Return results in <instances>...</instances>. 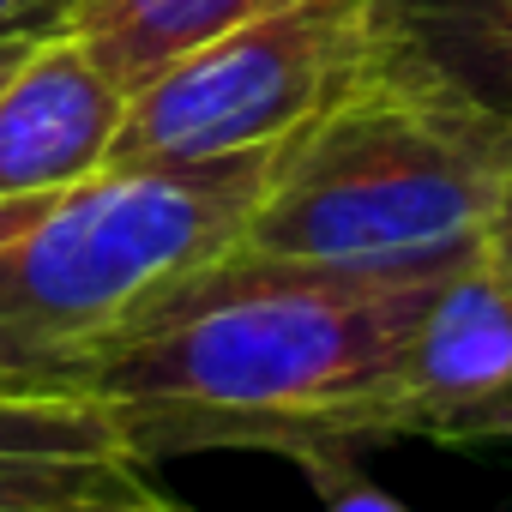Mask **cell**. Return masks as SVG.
<instances>
[{
  "label": "cell",
  "instance_id": "obj_12",
  "mask_svg": "<svg viewBox=\"0 0 512 512\" xmlns=\"http://www.w3.org/2000/svg\"><path fill=\"white\" fill-rule=\"evenodd\" d=\"M13 31H49V0H0V37Z\"/></svg>",
  "mask_w": 512,
  "mask_h": 512
},
{
  "label": "cell",
  "instance_id": "obj_13",
  "mask_svg": "<svg viewBox=\"0 0 512 512\" xmlns=\"http://www.w3.org/2000/svg\"><path fill=\"white\" fill-rule=\"evenodd\" d=\"M85 512H187V506H175V500H163L157 488H145V494H127V500H103V506H85Z\"/></svg>",
  "mask_w": 512,
  "mask_h": 512
},
{
  "label": "cell",
  "instance_id": "obj_9",
  "mask_svg": "<svg viewBox=\"0 0 512 512\" xmlns=\"http://www.w3.org/2000/svg\"><path fill=\"white\" fill-rule=\"evenodd\" d=\"M380 25L458 97L512 121V0H380Z\"/></svg>",
  "mask_w": 512,
  "mask_h": 512
},
{
  "label": "cell",
  "instance_id": "obj_4",
  "mask_svg": "<svg viewBox=\"0 0 512 512\" xmlns=\"http://www.w3.org/2000/svg\"><path fill=\"white\" fill-rule=\"evenodd\" d=\"M380 49V0H284L127 91L115 163H217L296 139Z\"/></svg>",
  "mask_w": 512,
  "mask_h": 512
},
{
  "label": "cell",
  "instance_id": "obj_5",
  "mask_svg": "<svg viewBox=\"0 0 512 512\" xmlns=\"http://www.w3.org/2000/svg\"><path fill=\"white\" fill-rule=\"evenodd\" d=\"M398 440H512V284L482 253L422 290L398 368Z\"/></svg>",
  "mask_w": 512,
  "mask_h": 512
},
{
  "label": "cell",
  "instance_id": "obj_8",
  "mask_svg": "<svg viewBox=\"0 0 512 512\" xmlns=\"http://www.w3.org/2000/svg\"><path fill=\"white\" fill-rule=\"evenodd\" d=\"M266 7H284V0H49V31L85 43V55L133 91L175 55Z\"/></svg>",
  "mask_w": 512,
  "mask_h": 512
},
{
  "label": "cell",
  "instance_id": "obj_1",
  "mask_svg": "<svg viewBox=\"0 0 512 512\" xmlns=\"http://www.w3.org/2000/svg\"><path fill=\"white\" fill-rule=\"evenodd\" d=\"M434 278H362L266 253H217L145 296L79 368L139 464L266 452L314 494L398 440L404 332Z\"/></svg>",
  "mask_w": 512,
  "mask_h": 512
},
{
  "label": "cell",
  "instance_id": "obj_2",
  "mask_svg": "<svg viewBox=\"0 0 512 512\" xmlns=\"http://www.w3.org/2000/svg\"><path fill=\"white\" fill-rule=\"evenodd\" d=\"M506 127L380 25L344 97L278 145L235 247L362 278H440L482 253Z\"/></svg>",
  "mask_w": 512,
  "mask_h": 512
},
{
  "label": "cell",
  "instance_id": "obj_14",
  "mask_svg": "<svg viewBox=\"0 0 512 512\" xmlns=\"http://www.w3.org/2000/svg\"><path fill=\"white\" fill-rule=\"evenodd\" d=\"M43 31H13V37H0V85H7V73L31 55V43H37Z\"/></svg>",
  "mask_w": 512,
  "mask_h": 512
},
{
  "label": "cell",
  "instance_id": "obj_10",
  "mask_svg": "<svg viewBox=\"0 0 512 512\" xmlns=\"http://www.w3.org/2000/svg\"><path fill=\"white\" fill-rule=\"evenodd\" d=\"M482 260L512 284V127H506V151H500V175H494V205H488V229H482Z\"/></svg>",
  "mask_w": 512,
  "mask_h": 512
},
{
  "label": "cell",
  "instance_id": "obj_7",
  "mask_svg": "<svg viewBox=\"0 0 512 512\" xmlns=\"http://www.w3.org/2000/svg\"><path fill=\"white\" fill-rule=\"evenodd\" d=\"M145 494L115 410L85 386H0V512H85Z\"/></svg>",
  "mask_w": 512,
  "mask_h": 512
},
{
  "label": "cell",
  "instance_id": "obj_6",
  "mask_svg": "<svg viewBox=\"0 0 512 512\" xmlns=\"http://www.w3.org/2000/svg\"><path fill=\"white\" fill-rule=\"evenodd\" d=\"M121 121L127 85H115L67 31H43L0 85V199L109 169Z\"/></svg>",
  "mask_w": 512,
  "mask_h": 512
},
{
  "label": "cell",
  "instance_id": "obj_3",
  "mask_svg": "<svg viewBox=\"0 0 512 512\" xmlns=\"http://www.w3.org/2000/svg\"><path fill=\"white\" fill-rule=\"evenodd\" d=\"M272 151L109 163L73 187L0 199V386H79L85 356L163 284L235 247Z\"/></svg>",
  "mask_w": 512,
  "mask_h": 512
},
{
  "label": "cell",
  "instance_id": "obj_11",
  "mask_svg": "<svg viewBox=\"0 0 512 512\" xmlns=\"http://www.w3.org/2000/svg\"><path fill=\"white\" fill-rule=\"evenodd\" d=\"M314 500H320L314 512H422V506H410V500L386 494L380 482H368V470H362V476H350V482H338V488H326V494H314Z\"/></svg>",
  "mask_w": 512,
  "mask_h": 512
}]
</instances>
